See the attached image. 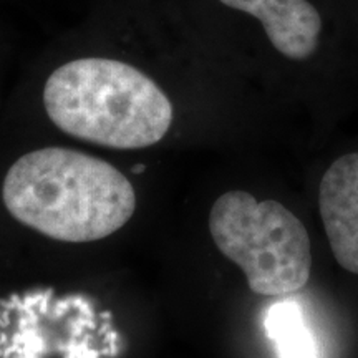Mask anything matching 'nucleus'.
I'll return each mask as SVG.
<instances>
[{
  "label": "nucleus",
  "instance_id": "1",
  "mask_svg": "<svg viewBox=\"0 0 358 358\" xmlns=\"http://www.w3.org/2000/svg\"><path fill=\"white\" fill-rule=\"evenodd\" d=\"M2 201L38 234L71 244L95 243L133 217V185L108 161L70 148H42L8 168Z\"/></svg>",
  "mask_w": 358,
  "mask_h": 358
},
{
  "label": "nucleus",
  "instance_id": "4",
  "mask_svg": "<svg viewBox=\"0 0 358 358\" xmlns=\"http://www.w3.org/2000/svg\"><path fill=\"white\" fill-rule=\"evenodd\" d=\"M319 209L340 267L358 275V153L335 159L319 187Z\"/></svg>",
  "mask_w": 358,
  "mask_h": 358
},
{
  "label": "nucleus",
  "instance_id": "6",
  "mask_svg": "<svg viewBox=\"0 0 358 358\" xmlns=\"http://www.w3.org/2000/svg\"><path fill=\"white\" fill-rule=\"evenodd\" d=\"M266 329L268 337L275 342L280 358H317L315 340L297 303L282 302L272 306L266 317Z\"/></svg>",
  "mask_w": 358,
  "mask_h": 358
},
{
  "label": "nucleus",
  "instance_id": "3",
  "mask_svg": "<svg viewBox=\"0 0 358 358\" xmlns=\"http://www.w3.org/2000/svg\"><path fill=\"white\" fill-rule=\"evenodd\" d=\"M209 232L222 256L243 268L254 294L284 297L310 279L306 226L277 201H257L239 189L224 192L211 208Z\"/></svg>",
  "mask_w": 358,
  "mask_h": 358
},
{
  "label": "nucleus",
  "instance_id": "5",
  "mask_svg": "<svg viewBox=\"0 0 358 358\" xmlns=\"http://www.w3.org/2000/svg\"><path fill=\"white\" fill-rule=\"evenodd\" d=\"M262 24L267 38L285 58L306 62L320 47L322 17L308 0H219Z\"/></svg>",
  "mask_w": 358,
  "mask_h": 358
},
{
  "label": "nucleus",
  "instance_id": "2",
  "mask_svg": "<svg viewBox=\"0 0 358 358\" xmlns=\"http://www.w3.org/2000/svg\"><path fill=\"white\" fill-rule=\"evenodd\" d=\"M57 128L113 150H140L166 136L173 105L148 75L111 58H78L58 66L43 88Z\"/></svg>",
  "mask_w": 358,
  "mask_h": 358
}]
</instances>
